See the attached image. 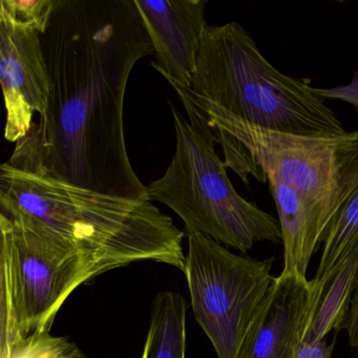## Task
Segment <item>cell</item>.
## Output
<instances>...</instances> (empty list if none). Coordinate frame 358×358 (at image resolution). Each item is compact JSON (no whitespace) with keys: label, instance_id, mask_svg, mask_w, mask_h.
<instances>
[{"label":"cell","instance_id":"obj_11","mask_svg":"<svg viewBox=\"0 0 358 358\" xmlns=\"http://www.w3.org/2000/svg\"><path fill=\"white\" fill-rule=\"evenodd\" d=\"M272 198L278 209L284 246V274L307 276L314 253L322 244L329 223L324 210L316 203L278 178L268 176Z\"/></svg>","mask_w":358,"mask_h":358},{"label":"cell","instance_id":"obj_2","mask_svg":"<svg viewBox=\"0 0 358 358\" xmlns=\"http://www.w3.org/2000/svg\"><path fill=\"white\" fill-rule=\"evenodd\" d=\"M0 213L74 247L108 271L140 261L185 270V234L150 198L104 194L6 162Z\"/></svg>","mask_w":358,"mask_h":358},{"label":"cell","instance_id":"obj_5","mask_svg":"<svg viewBox=\"0 0 358 358\" xmlns=\"http://www.w3.org/2000/svg\"><path fill=\"white\" fill-rule=\"evenodd\" d=\"M169 103L177 148L163 177L148 186L150 200L175 211L186 236L203 234L242 253L259 242L280 244V222L238 194L211 134Z\"/></svg>","mask_w":358,"mask_h":358},{"label":"cell","instance_id":"obj_10","mask_svg":"<svg viewBox=\"0 0 358 358\" xmlns=\"http://www.w3.org/2000/svg\"><path fill=\"white\" fill-rule=\"evenodd\" d=\"M207 0H135L154 45L152 66L169 83L190 87L207 26Z\"/></svg>","mask_w":358,"mask_h":358},{"label":"cell","instance_id":"obj_13","mask_svg":"<svg viewBox=\"0 0 358 358\" xmlns=\"http://www.w3.org/2000/svg\"><path fill=\"white\" fill-rule=\"evenodd\" d=\"M357 287L358 244L339 265L324 290L303 343H318L326 339L327 335L333 330L343 329Z\"/></svg>","mask_w":358,"mask_h":358},{"label":"cell","instance_id":"obj_20","mask_svg":"<svg viewBox=\"0 0 358 358\" xmlns=\"http://www.w3.org/2000/svg\"><path fill=\"white\" fill-rule=\"evenodd\" d=\"M356 358H358V355H357V356H356Z\"/></svg>","mask_w":358,"mask_h":358},{"label":"cell","instance_id":"obj_19","mask_svg":"<svg viewBox=\"0 0 358 358\" xmlns=\"http://www.w3.org/2000/svg\"><path fill=\"white\" fill-rule=\"evenodd\" d=\"M343 329L347 331L350 345L353 348H358V287L352 299L349 313Z\"/></svg>","mask_w":358,"mask_h":358},{"label":"cell","instance_id":"obj_3","mask_svg":"<svg viewBox=\"0 0 358 358\" xmlns=\"http://www.w3.org/2000/svg\"><path fill=\"white\" fill-rule=\"evenodd\" d=\"M188 89L231 116L268 131L305 137L345 133L310 79L276 70L236 22L207 26Z\"/></svg>","mask_w":358,"mask_h":358},{"label":"cell","instance_id":"obj_15","mask_svg":"<svg viewBox=\"0 0 358 358\" xmlns=\"http://www.w3.org/2000/svg\"><path fill=\"white\" fill-rule=\"evenodd\" d=\"M0 358H87L76 343L50 330L33 333L0 352Z\"/></svg>","mask_w":358,"mask_h":358},{"label":"cell","instance_id":"obj_8","mask_svg":"<svg viewBox=\"0 0 358 358\" xmlns=\"http://www.w3.org/2000/svg\"><path fill=\"white\" fill-rule=\"evenodd\" d=\"M326 288L299 274L274 278L236 358H296Z\"/></svg>","mask_w":358,"mask_h":358},{"label":"cell","instance_id":"obj_1","mask_svg":"<svg viewBox=\"0 0 358 358\" xmlns=\"http://www.w3.org/2000/svg\"><path fill=\"white\" fill-rule=\"evenodd\" d=\"M41 43L49 103L8 163L104 194L148 198L123 121L131 71L155 55L135 0H57Z\"/></svg>","mask_w":358,"mask_h":358},{"label":"cell","instance_id":"obj_17","mask_svg":"<svg viewBox=\"0 0 358 358\" xmlns=\"http://www.w3.org/2000/svg\"><path fill=\"white\" fill-rule=\"evenodd\" d=\"M316 94L324 101L329 99L339 100V101L351 104L358 114V71L354 73L353 78L347 85H338L331 89L316 87Z\"/></svg>","mask_w":358,"mask_h":358},{"label":"cell","instance_id":"obj_18","mask_svg":"<svg viewBox=\"0 0 358 358\" xmlns=\"http://www.w3.org/2000/svg\"><path fill=\"white\" fill-rule=\"evenodd\" d=\"M334 345H329L326 339L314 343H301L296 358H331Z\"/></svg>","mask_w":358,"mask_h":358},{"label":"cell","instance_id":"obj_4","mask_svg":"<svg viewBox=\"0 0 358 358\" xmlns=\"http://www.w3.org/2000/svg\"><path fill=\"white\" fill-rule=\"evenodd\" d=\"M189 121L221 145L227 167L248 186V175L278 178L324 210L329 223L358 186V129L337 137H305L249 124L171 83Z\"/></svg>","mask_w":358,"mask_h":358},{"label":"cell","instance_id":"obj_6","mask_svg":"<svg viewBox=\"0 0 358 358\" xmlns=\"http://www.w3.org/2000/svg\"><path fill=\"white\" fill-rule=\"evenodd\" d=\"M106 272L90 255L0 213V352L50 330L71 293Z\"/></svg>","mask_w":358,"mask_h":358},{"label":"cell","instance_id":"obj_12","mask_svg":"<svg viewBox=\"0 0 358 358\" xmlns=\"http://www.w3.org/2000/svg\"><path fill=\"white\" fill-rule=\"evenodd\" d=\"M186 312L187 303L180 293L156 295L142 358H185Z\"/></svg>","mask_w":358,"mask_h":358},{"label":"cell","instance_id":"obj_7","mask_svg":"<svg viewBox=\"0 0 358 358\" xmlns=\"http://www.w3.org/2000/svg\"><path fill=\"white\" fill-rule=\"evenodd\" d=\"M184 274L194 317L217 358H236L264 297L274 280V257L259 259L232 253L203 234L187 236Z\"/></svg>","mask_w":358,"mask_h":358},{"label":"cell","instance_id":"obj_9","mask_svg":"<svg viewBox=\"0 0 358 358\" xmlns=\"http://www.w3.org/2000/svg\"><path fill=\"white\" fill-rule=\"evenodd\" d=\"M0 81L7 119L5 138L18 142L32 127L33 117L45 114L50 77L41 34L0 13Z\"/></svg>","mask_w":358,"mask_h":358},{"label":"cell","instance_id":"obj_14","mask_svg":"<svg viewBox=\"0 0 358 358\" xmlns=\"http://www.w3.org/2000/svg\"><path fill=\"white\" fill-rule=\"evenodd\" d=\"M358 244V186L331 221L324 238V251L314 280L330 284L339 265Z\"/></svg>","mask_w":358,"mask_h":358},{"label":"cell","instance_id":"obj_16","mask_svg":"<svg viewBox=\"0 0 358 358\" xmlns=\"http://www.w3.org/2000/svg\"><path fill=\"white\" fill-rule=\"evenodd\" d=\"M57 0H1L0 13L41 35L47 32Z\"/></svg>","mask_w":358,"mask_h":358}]
</instances>
